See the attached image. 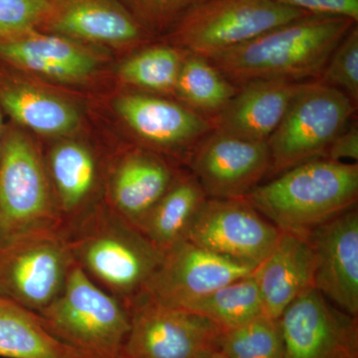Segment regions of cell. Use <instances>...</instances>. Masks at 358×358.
Segmentation results:
<instances>
[{
    "instance_id": "6da1fadb",
    "label": "cell",
    "mask_w": 358,
    "mask_h": 358,
    "mask_svg": "<svg viewBox=\"0 0 358 358\" xmlns=\"http://www.w3.org/2000/svg\"><path fill=\"white\" fill-rule=\"evenodd\" d=\"M355 24L343 16L308 14L209 60L238 88L259 80L315 81Z\"/></svg>"
},
{
    "instance_id": "7a4b0ae2",
    "label": "cell",
    "mask_w": 358,
    "mask_h": 358,
    "mask_svg": "<svg viewBox=\"0 0 358 358\" xmlns=\"http://www.w3.org/2000/svg\"><path fill=\"white\" fill-rule=\"evenodd\" d=\"M358 199V164L317 157L256 186L243 199L281 231L307 236Z\"/></svg>"
},
{
    "instance_id": "3957f363",
    "label": "cell",
    "mask_w": 358,
    "mask_h": 358,
    "mask_svg": "<svg viewBox=\"0 0 358 358\" xmlns=\"http://www.w3.org/2000/svg\"><path fill=\"white\" fill-rule=\"evenodd\" d=\"M67 241L74 262L127 308L143 293L164 256L106 203Z\"/></svg>"
},
{
    "instance_id": "277c9868",
    "label": "cell",
    "mask_w": 358,
    "mask_h": 358,
    "mask_svg": "<svg viewBox=\"0 0 358 358\" xmlns=\"http://www.w3.org/2000/svg\"><path fill=\"white\" fill-rule=\"evenodd\" d=\"M36 313L54 336L85 357L120 358L129 329L128 308L76 263L61 294Z\"/></svg>"
},
{
    "instance_id": "5b68a950",
    "label": "cell",
    "mask_w": 358,
    "mask_h": 358,
    "mask_svg": "<svg viewBox=\"0 0 358 358\" xmlns=\"http://www.w3.org/2000/svg\"><path fill=\"white\" fill-rule=\"evenodd\" d=\"M49 231L63 233L46 167L31 140L13 129L0 157V247Z\"/></svg>"
},
{
    "instance_id": "8992f818",
    "label": "cell",
    "mask_w": 358,
    "mask_h": 358,
    "mask_svg": "<svg viewBox=\"0 0 358 358\" xmlns=\"http://www.w3.org/2000/svg\"><path fill=\"white\" fill-rule=\"evenodd\" d=\"M357 110L343 92L319 81L303 82L266 141L271 159L268 176L274 178L308 160L324 157Z\"/></svg>"
},
{
    "instance_id": "52a82bcc",
    "label": "cell",
    "mask_w": 358,
    "mask_h": 358,
    "mask_svg": "<svg viewBox=\"0 0 358 358\" xmlns=\"http://www.w3.org/2000/svg\"><path fill=\"white\" fill-rule=\"evenodd\" d=\"M272 0H205L171 30L174 46L210 59L308 15Z\"/></svg>"
},
{
    "instance_id": "ba28073f",
    "label": "cell",
    "mask_w": 358,
    "mask_h": 358,
    "mask_svg": "<svg viewBox=\"0 0 358 358\" xmlns=\"http://www.w3.org/2000/svg\"><path fill=\"white\" fill-rule=\"evenodd\" d=\"M73 265L60 231L15 240L0 247V296L38 313L63 291Z\"/></svg>"
},
{
    "instance_id": "9c48e42d",
    "label": "cell",
    "mask_w": 358,
    "mask_h": 358,
    "mask_svg": "<svg viewBox=\"0 0 358 358\" xmlns=\"http://www.w3.org/2000/svg\"><path fill=\"white\" fill-rule=\"evenodd\" d=\"M129 329L120 358H204L222 329L182 308L141 294L128 307Z\"/></svg>"
},
{
    "instance_id": "30bf717a",
    "label": "cell",
    "mask_w": 358,
    "mask_h": 358,
    "mask_svg": "<svg viewBox=\"0 0 358 358\" xmlns=\"http://www.w3.org/2000/svg\"><path fill=\"white\" fill-rule=\"evenodd\" d=\"M281 232L245 199L207 197L193 220L187 240L257 268L274 248Z\"/></svg>"
},
{
    "instance_id": "8fae6325",
    "label": "cell",
    "mask_w": 358,
    "mask_h": 358,
    "mask_svg": "<svg viewBox=\"0 0 358 358\" xmlns=\"http://www.w3.org/2000/svg\"><path fill=\"white\" fill-rule=\"evenodd\" d=\"M285 358H358V320L313 289L279 319Z\"/></svg>"
},
{
    "instance_id": "7c38bea8",
    "label": "cell",
    "mask_w": 358,
    "mask_h": 358,
    "mask_svg": "<svg viewBox=\"0 0 358 358\" xmlns=\"http://www.w3.org/2000/svg\"><path fill=\"white\" fill-rule=\"evenodd\" d=\"M187 164L208 199H243L267 178L270 152L266 141L213 131L195 148Z\"/></svg>"
},
{
    "instance_id": "4fadbf2b",
    "label": "cell",
    "mask_w": 358,
    "mask_h": 358,
    "mask_svg": "<svg viewBox=\"0 0 358 358\" xmlns=\"http://www.w3.org/2000/svg\"><path fill=\"white\" fill-rule=\"evenodd\" d=\"M255 268L186 240L164 254L141 294L169 307L183 308L225 285L253 274Z\"/></svg>"
},
{
    "instance_id": "5bb4252c",
    "label": "cell",
    "mask_w": 358,
    "mask_h": 358,
    "mask_svg": "<svg viewBox=\"0 0 358 358\" xmlns=\"http://www.w3.org/2000/svg\"><path fill=\"white\" fill-rule=\"evenodd\" d=\"M115 107L124 124L152 152L183 155L186 162L213 131L208 117L152 94H124L115 101Z\"/></svg>"
},
{
    "instance_id": "9a60e30c",
    "label": "cell",
    "mask_w": 358,
    "mask_h": 358,
    "mask_svg": "<svg viewBox=\"0 0 358 358\" xmlns=\"http://www.w3.org/2000/svg\"><path fill=\"white\" fill-rule=\"evenodd\" d=\"M315 257V289L343 312L358 317L357 206L306 236Z\"/></svg>"
},
{
    "instance_id": "2e32d148",
    "label": "cell",
    "mask_w": 358,
    "mask_h": 358,
    "mask_svg": "<svg viewBox=\"0 0 358 358\" xmlns=\"http://www.w3.org/2000/svg\"><path fill=\"white\" fill-rule=\"evenodd\" d=\"M45 167L67 237L105 204L99 199L100 162L87 145L66 141L52 148Z\"/></svg>"
},
{
    "instance_id": "e0dca14e",
    "label": "cell",
    "mask_w": 358,
    "mask_h": 358,
    "mask_svg": "<svg viewBox=\"0 0 358 358\" xmlns=\"http://www.w3.org/2000/svg\"><path fill=\"white\" fill-rule=\"evenodd\" d=\"M178 174L157 152L134 150L117 160L110 171L105 203L122 220L140 230Z\"/></svg>"
},
{
    "instance_id": "ac0fdd59",
    "label": "cell",
    "mask_w": 358,
    "mask_h": 358,
    "mask_svg": "<svg viewBox=\"0 0 358 358\" xmlns=\"http://www.w3.org/2000/svg\"><path fill=\"white\" fill-rule=\"evenodd\" d=\"M42 24L52 33L73 40L113 44L140 43L147 32L121 0H48Z\"/></svg>"
},
{
    "instance_id": "d6986e66",
    "label": "cell",
    "mask_w": 358,
    "mask_h": 358,
    "mask_svg": "<svg viewBox=\"0 0 358 358\" xmlns=\"http://www.w3.org/2000/svg\"><path fill=\"white\" fill-rule=\"evenodd\" d=\"M315 257L308 238L282 231L270 254L254 270L264 312L279 320L286 308L315 289Z\"/></svg>"
},
{
    "instance_id": "ffe728a7",
    "label": "cell",
    "mask_w": 358,
    "mask_h": 358,
    "mask_svg": "<svg viewBox=\"0 0 358 358\" xmlns=\"http://www.w3.org/2000/svg\"><path fill=\"white\" fill-rule=\"evenodd\" d=\"M303 83L259 80L239 87L222 112L211 119L213 131L245 140L267 141Z\"/></svg>"
},
{
    "instance_id": "44dd1931",
    "label": "cell",
    "mask_w": 358,
    "mask_h": 358,
    "mask_svg": "<svg viewBox=\"0 0 358 358\" xmlns=\"http://www.w3.org/2000/svg\"><path fill=\"white\" fill-rule=\"evenodd\" d=\"M0 58L9 64L63 82H77L95 72L98 61L76 40L31 30L0 40Z\"/></svg>"
},
{
    "instance_id": "7402d4cb",
    "label": "cell",
    "mask_w": 358,
    "mask_h": 358,
    "mask_svg": "<svg viewBox=\"0 0 358 358\" xmlns=\"http://www.w3.org/2000/svg\"><path fill=\"white\" fill-rule=\"evenodd\" d=\"M207 196L192 173H178L140 231L162 253L186 241Z\"/></svg>"
},
{
    "instance_id": "603a6c76",
    "label": "cell",
    "mask_w": 358,
    "mask_h": 358,
    "mask_svg": "<svg viewBox=\"0 0 358 358\" xmlns=\"http://www.w3.org/2000/svg\"><path fill=\"white\" fill-rule=\"evenodd\" d=\"M0 109L21 126L46 136L69 134L80 122L74 106L23 82L0 81Z\"/></svg>"
},
{
    "instance_id": "cb8c5ba5",
    "label": "cell",
    "mask_w": 358,
    "mask_h": 358,
    "mask_svg": "<svg viewBox=\"0 0 358 358\" xmlns=\"http://www.w3.org/2000/svg\"><path fill=\"white\" fill-rule=\"evenodd\" d=\"M0 357L88 358L54 336L36 313L2 296Z\"/></svg>"
},
{
    "instance_id": "d4e9b609",
    "label": "cell",
    "mask_w": 358,
    "mask_h": 358,
    "mask_svg": "<svg viewBox=\"0 0 358 358\" xmlns=\"http://www.w3.org/2000/svg\"><path fill=\"white\" fill-rule=\"evenodd\" d=\"M238 90L208 58L188 53L181 66L174 95L186 107L211 120L222 112Z\"/></svg>"
},
{
    "instance_id": "484cf974",
    "label": "cell",
    "mask_w": 358,
    "mask_h": 358,
    "mask_svg": "<svg viewBox=\"0 0 358 358\" xmlns=\"http://www.w3.org/2000/svg\"><path fill=\"white\" fill-rule=\"evenodd\" d=\"M182 310L201 315L222 331L241 326L265 313L253 275L225 285L192 301Z\"/></svg>"
},
{
    "instance_id": "4316f807",
    "label": "cell",
    "mask_w": 358,
    "mask_h": 358,
    "mask_svg": "<svg viewBox=\"0 0 358 358\" xmlns=\"http://www.w3.org/2000/svg\"><path fill=\"white\" fill-rule=\"evenodd\" d=\"M189 52L174 45H152L127 59L119 68L124 83L148 94H173Z\"/></svg>"
},
{
    "instance_id": "83f0119b",
    "label": "cell",
    "mask_w": 358,
    "mask_h": 358,
    "mask_svg": "<svg viewBox=\"0 0 358 358\" xmlns=\"http://www.w3.org/2000/svg\"><path fill=\"white\" fill-rule=\"evenodd\" d=\"M217 350L229 358H285L279 320L266 313L221 331Z\"/></svg>"
},
{
    "instance_id": "f1b7e54d",
    "label": "cell",
    "mask_w": 358,
    "mask_h": 358,
    "mask_svg": "<svg viewBox=\"0 0 358 358\" xmlns=\"http://www.w3.org/2000/svg\"><path fill=\"white\" fill-rule=\"evenodd\" d=\"M315 81L343 92L355 105H358L357 24L341 40L319 80Z\"/></svg>"
},
{
    "instance_id": "f546056e",
    "label": "cell",
    "mask_w": 358,
    "mask_h": 358,
    "mask_svg": "<svg viewBox=\"0 0 358 358\" xmlns=\"http://www.w3.org/2000/svg\"><path fill=\"white\" fill-rule=\"evenodd\" d=\"M145 32L173 30L205 0H121Z\"/></svg>"
},
{
    "instance_id": "4dcf8cb0",
    "label": "cell",
    "mask_w": 358,
    "mask_h": 358,
    "mask_svg": "<svg viewBox=\"0 0 358 358\" xmlns=\"http://www.w3.org/2000/svg\"><path fill=\"white\" fill-rule=\"evenodd\" d=\"M48 11V0H0V40L34 30Z\"/></svg>"
},
{
    "instance_id": "1f68e13d",
    "label": "cell",
    "mask_w": 358,
    "mask_h": 358,
    "mask_svg": "<svg viewBox=\"0 0 358 358\" xmlns=\"http://www.w3.org/2000/svg\"><path fill=\"white\" fill-rule=\"evenodd\" d=\"M310 14L343 16L358 22V0H272Z\"/></svg>"
},
{
    "instance_id": "d6a6232c",
    "label": "cell",
    "mask_w": 358,
    "mask_h": 358,
    "mask_svg": "<svg viewBox=\"0 0 358 358\" xmlns=\"http://www.w3.org/2000/svg\"><path fill=\"white\" fill-rule=\"evenodd\" d=\"M327 159L334 162L352 160L357 164L358 160V128L357 121L350 122L348 127L334 138L329 148H327Z\"/></svg>"
},
{
    "instance_id": "836d02e7",
    "label": "cell",
    "mask_w": 358,
    "mask_h": 358,
    "mask_svg": "<svg viewBox=\"0 0 358 358\" xmlns=\"http://www.w3.org/2000/svg\"><path fill=\"white\" fill-rule=\"evenodd\" d=\"M4 131L3 119H2L1 109H0V157H1L2 145H3Z\"/></svg>"
},
{
    "instance_id": "e575fe53",
    "label": "cell",
    "mask_w": 358,
    "mask_h": 358,
    "mask_svg": "<svg viewBox=\"0 0 358 358\" xmlns=\"http://www.w3.org/2000/svg\"><path fill=\"white\" fill-rule=\"evenodd\" d=\"M204 358H229L224 355L223 353L219 352V350H213L210 353L206 355Z\"/></svg>"
}]
</instances>
